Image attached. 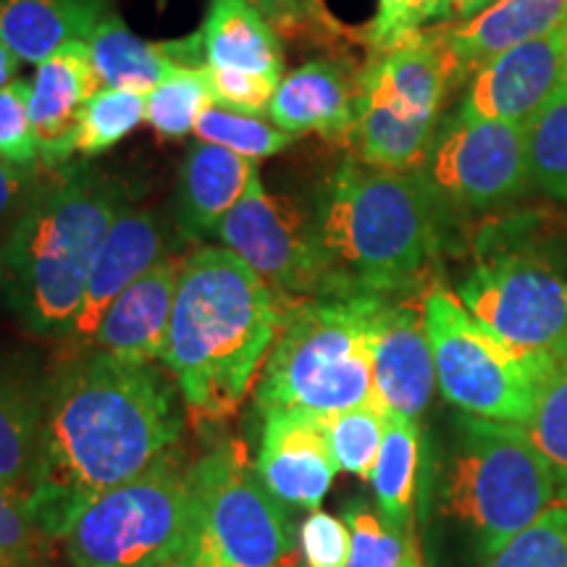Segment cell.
Masks as SVG:
<instances>
[{
  "instance_id": "6da1fadb",
  "label": "cell",
  "mask_w": 567,
  "mask_h": 567,
  "mask_svg": "<svg viewBox=\"0 0 567 567\" xmlns=\"http://www.w3.org/2000/svg\"><path fill=\"white\" fill-rule=\"evenodd\" d=\"M179 386L166 368L84 350L48 379L40 455L30 499L61 544L87 502L179 450Z\"/></svg>"
},
{
  "instance_id": "7a4b0ae2",
  "label": "cell",
  "mask_w": 567,
  "mask_h": 567,
  "mask_svg": "<svg viewBox=\"0 0 567 567\" xmlns=\"http://www.w3.org/2000/svg\"><path fill=\"white\" fill-rule=\"evenodd\" d=\"M289 305L226 247H197L184 258L161 363L189 415L218 423L245 405Z\"/></svg>"
},
{
  "instance_id": "3957f363",
  "label": "cell",
  "mask_w": 567,
  "mask_h": 567,
  "mask_svg": "<svg viewBox=\"0 0 567 567\" xmlns=\"http://www.w3.org/2000/svg\"><path fill=\"white\" fill-rule=\"evenodd\" d=\"M316 234L331 297H405L444 252L446 229L415 172L347 155L316 193Z\"/></svg>"
},
{
  "instance_id": "277c9868",
  "label": "cell",
  "mask_w": 567,
  "mask_h": 567,
  "mask_svg": "<svg viewBox=\"0 0 567 567\" xmlns=\"http://www.w3.org/2000/svg\"><path fill=\"white\" fill-rule=\"evenodd\" d=\"M122 210L118 182L87 163L38 179L0 247V295L30 334H66L95 255Z\"/></svg>"
},
{
  "instance_id": "5b68a950",
  "label": "cell",
  "mask_w": 567,
  "mask_h": 567,
  "mask_svg": "<svg viewBox=\"0 0 567 567\" xmlns=\"http://www.w3.org/2000/svg\"><path fill=\"white\" fill-rule=\"evenodd\" d=\"M436 505L484 559L565 505L547 460L517 423L457 413L436 457Z\"/></svg>"
},
{
  "instance_id": "8992f818",
  "label": "cell",
  "mask_w": 567,
  "mask_h": 567,
  "mask_svg": "<svg viewBox=\"0 0 567 567\" xmlns=\"http://www.w3.org/2000/svg\"><path fill=\"white\" fill-rule=\"evenodd\" d=\"M384 300L379 295L292 300L255 381V410L337 413L375 402L373 329Z\"/></svg>"
},
{
  "instance_id": "52a82bcc",
  "label": "cell",
  "mask_w": 567,
  "mask_h": 567,
  "mask_svg": "<svg viewBox=\"0 0 567 567\" xmlns=\"http://www.w3.org/2000/svg\"><path fill=\"white\" fill-rule=\"evenodd\" d=\"M467 80L442 27H425L358 71L354 126L347 137L354 158L381 168L415 172L429 153L452 90Z\"/></svg>"
},
{
  "instance_id": "ba28073f",
  "label": "cell",
  "mask_w": 567,
  "mask_h": 567,
  "mask_svg": "<svg viewBox=\"0 0 567 567\" xmlns=\"http://www.w3.org/2000/svg\"><path fill=\"white\" fill-rule=\"evenodd\" d=\"M297 530L239 442L193 465V499L179 551L166 567H297Z\"/></svg>"
},
{
  "instance_id": "9c48e42d",
  "label": "cell",
  "mask_w": 567,
  "mask_h": 567,
  "mask_svg": "<svg viewBox=\"0 0 567 567\" xmlns=\"http://www.w3.org/2000/svg\"><path fill=\"white\" fill-rule=\"evenodd\" d=\"M520 221L478 234L476 260L455 295L517 358L549 373L567 358V279L542 252L517 245Z\"/></svg>"
},
{
  "instance_id": "30bf717a",
  "label": "cell",
  "mask_w": 567,
  "mask_h": 567,
  "mask_svg": "<svg viewBox=\"0 0 567 567\" xmlns=\"http://www.w3.org/2000/svg\"><path fill=\"white\" fill-rule=\"evenodd\" d=\"M189 499L193 465L174 450L87 502L63 530V555L71 567H166L179 551Z\"/></svg>"
},
{
  "instance_id": "8fae6325",
  "label": "cell",
  "mask_w": 567,
  "mask_h": 567,
  "mask_svg": "<svg viewBox=\"0 0 567 567\" xmlns=\"http://www.w3.org/2000/svg\"><path fill=\"white\" fill-rule=\"evenodd\" d=\"M423 323L434 352L436 384L460 413L526 425L549 373L517 358L442 284L423 295Z\"/></svg>"
},
{
  "instance_id": "7c38bea8",
  "label": "cell",
  "mask_w": 567,
  "mask_h": 567,
  "mask_svg": "<svg viewBox=\"0 0 567 567\" xmlns=\"http://www.w3.org/2000/svg\"><path fill=\"white\" fill-rule=\"evenodd\" d=\"M415 174L452 234L465 218L507 208L528 193L526 126L446 113Z\"/></svg>"
},
{
  "instance_id": "4fadbf2b",
  "label": "cell",
  "mask_w": 567,
  "mask_h": 567,
  "mask_svg": "<svg viewBox=\"0 0 567 567\" xmlns=\"http://www.w3.org/2000/svg\"><path fill=\"white\" fill-rule=\"evenodd\" d=\"M213 237L289 300L331 297L313 210H305L287 195L266 193L260 176L226 213Z\"/></svg>"
},
{
  "instance_id": "5bb4252c",
  "label": "cell",
  "mask_w": 567,
  "mask_h": 567,
  "mask_svg": "<svg viewBox=\"0 0 567 567\" xmlns=\"http://www.w3.org/2000/svg\"><path fill=\"white\" fill-rule=\"evenodd\" d=\"M567 74L563 27L486 61L467 82L460 113L484 122L528 126Z\"/></svg>"
},
{
  "instance_id": "9a60e30c",
  "label": "cell",
  "mask_w": 567,
  "mask_h": 567,
  "mask_svg": "<svg viewBox=\"0 0 567 567\" xmlns=\"http://www.w3.org/2000/svg\"><path fill=\"white\" fill-rule=\"evenodd\" d=\"M436 368L421 308L386 297L373 329V394L386 413L421 423L436 392Z\"/></svg>"
},
{
  "instance_id": "2e32d148",
  "label": "cell",
  "mask_w": 567,
  "mask_h": 567,
  "mask_svg": "<svg viewBox=\"0 0 567 567\" xmlns=\"http://www.w3.org/2000/svg\"><path fill=\"white\" fill-rule=\"evenodd\" d=\"M264 417L255 471L268 492L292 509H313L334 484L339 465L331 455L316 413L271 410Z\"/></svg>"
},
{
  "instance_id": "e0dca14e",
  "label": "cell",
  "mask_w": 567,
  "mask_h": 567,
  "mask_svg": "<svg viewBox=\"0 0 567 567\" xmlns=\"http://www.w3.org/2000/svg\"><path fill=\"white\" fill-rule=\"evenodd\" d=\"M163 255H166V239L155 213L124 205L95 255L80 310L61 339L69 354L87 350L97 323L103 321L113 300L142 274L151 271Z\"/></svg>"
},
{
  "instance_id": "ac0fdd59",
  "label": "cell",
  "mask_w": 567,
  "mask_h": 567,
  "mask_svg": "<svg viewBox=\"0 0 567 567\" xmlns=\"http://www.w3.org/2000/svg\"><path fill=\"white\" fill-rule=\"evenodd\" d=\"M101 90L90 45L69 42L61 51L38 63L30 90V118L40 147L42 172L66 168L76 153V132L84 105Z\"/></svg>"
},
{
  "instance_id": "d6986e66",
  "label": "cell",
  "mask_w": 567,
  "mask_h": 567,
  "mask_svg": "<svg viewBox=\"0 0 567 567\" xmlns=\"http://www.w3.org/2000/svg\"><path fill=\"white\" fill-rule=\"evenodd\" d=\"M184 258L166 252L105 310L87 350L113 354L132 363H158L168 344L176 284Z\"/></svg>"
},
{
  "instance_id": "ffe728a7",
  "label": "cell",
  "mask_w": 567,
  "mask_h": 567,
  "mask_svg": "<svg viewBox=\"0 0 567 567\" xmlns=\"http://www.w3.org/2000/svg\"><path fill=\"white\" fill-rule=\"evenodd\" d=\"M354 95L358 71L350 61L313 59L279 82L268 116L295 137L321 134L323 140L347 145L354 126Z\"/></svg>"
},
{
  "instance_id": "44dd1931",
  "label": "cell",
  "mask_w": 567,
  "mask_h": 567,
  "mask_svg": "<svg viewBox=\"0 0 567 567\" xmlns=\"http://www.w3.org/2000/svg\"><path fill=\"white\" fill-rule=\"evenodd\" d=\"M258 176V163L221 145L197 142L189 147L174 189V218L182 237H213L216 226Z\"/></svg>"
},
{
  "instance_id": "7402d4cb",
  "label": "cell",
  "mask_w": 567,
  "mask_h": 567,
  "mask_svg": "<svg viewBox=\"0 0 567 567\" xmlns=\"http://www.w3.org/2000/svg\"><path fill=\"white\" fill-rule=\"evenodd\" d=\"M567 24V0H494L465 21L444 24L452 51L473 76L494 55Z\"/></svg>"
},
{
  "instance_id": "603a6c76",
  "label": "cell",
  "mask_w": 567,
  "mask_h": 567,
  "mask_svg": "<svg viewBox=\"0 0 567 567\" xmlns=\"http://www.w3.org/2000/svg\"><path fill=\"white\" fill-rule=\"evenodd\" d=\"M113 11V0H0V42L38 66L69 42L87 40Z\"/></svg>"
},
{
  "instance_id": "cb8c5ba5",
  "label": "cell",
  "mask_w": 567,
  "mask_h": 567,
  "mask_svg": "<svg viewBox=\"0 0 567 567\" xmlns=\"http://www.w3.org/2000/svg\"><path fill=\"white\" fill-rule=\"evenodd\" d=\"M200 34L205 66L284 80L281 38L250 0H210Z\"/></svg>"
},
{
  "instance_id": "d4e9b609",
  "label": "cell",
  "mask_w": 567,
  "mask_h": 567,
  "mask_svg": "<svg viewBox=\"0 0 567 567\" xmlns=\"http://www.w3.org/2000/svg\"><path fill=\"white\" fill-rule=\"evenodd\" d=\"M425 467L421 423L389 413L384 444L371 473L375 509L400 536L417 534L415 505Z\"/></svg>"
},
{
  "instance_id": "484cf974",
  "label": "cell",
  "mask_w": 567,
  "mask_h": 567,
  "mask_svg": "<svg viewBox=\"0 0 567 567\" xmlns=\"http://www.w3.org/2000/svg\"><path fill=\"white\" fill-rule=\"evenodd\" d=\"M48 381L0 368V486L30 492L40 455Z\"/></svg>"
},
{
  "instance_id": "4316f807",
  "label": "cell",
  "mask_w": 567,
  "mask_h": 567,
  "mask_svg": "<svg viewBox=\"0 0 567 567\" xmlns=\"http://www.w3.org/2000/svg\"><path fill=\"white\" fill-rule=\"evenodd\" d=\"M90 45L92 66L103 87L130 90L147 95V92L174 76L176 66L166 42H147L134 34L118 11L105 17L84 40Z\"/></svg>"
},
{
  "instance_id": "83f0119b",
  "label": "cell",
  "mask_w": 567,
  "mask_h": 567,
  "mask_svg": "<svg viewBox=\"0 0 567 567\" xmlns=\"http://www.w3.org/2000/svg\"><path fill=\"white\" fill-rule=\"evenodd\" d=\"M530 187L567 203V74L526 126Z\"/></svg>"
},
{
  "instance_id": "f1b7e54d",
  "label": "cell",
  "mask_w": 567,
  "mask_h": 567,
  "mask_svg": "<svg viewBox=\"0 0 567 567\" xmlns=\"http://www.w3.org/2000/svg\"><path fill=\"white\" fill-rule=\"evenodd\" d=\"M316 417L339 471L371 481L386 434V410L379 402H368L337 413H316Z\"/></svg>"
},
{
  "instance_id": "f546056e",
  "label": "cell",
  "mask_w": 567,
  "mask_h": 567,
  "mask_svg": "<svg viewBox=\"0 0 567 567\" xmlns=\"http://www.w3.org/2000/svg\"><path fill=\"white\" fill-rule=\"evenodd\" d=\"M193 132L200 142L221 145L226 151H234L252 161L271 158V155L295 145L297 140L295 134L279 130L276 124L264 122L260 116L229 111L216 103L205 105L200 116H197Z\"/></svg>"
},
{
  "instance_id": "4dcf8cb0",
  "label": "cell",
  "mask_w": 567,
  "mask_h": 567,
  "mask_svg": "<svg viewBox=\"0 0 567 567\" xmlns=\"http://www.w3.org/2000/svg\"><path fill=\"white\" fill-rule=\"evenodd\" d=\"M147 118L145 95L130 90L103 87L84 105L80 132H76V153L84 158L109 153L126 134Z\"/></svg>"
},
{
  "instance_id": "1f68e13d",
  "label": "cell",
  "mask_w": 567,
  "mask_h": 567,
  "mask_svg": "<svg viewBox=\"0 0 567 567\" xmlns=\"http://www.w3.org/2000/svg\"><path fill=\"white\" fill-rule=\"evenodd\" d=\"M147 118L163 140H182L195 130L197 116L213 103L203 69H179L145 95Z\"/></svg>"
},
{
  "instance_id": "d6a6232c",
  "label": "cell",
  "mask_w": 567,
  "mask_h": 567,
  "mask_svg": "<svg viewBox=\"0 0 567 567\" xmlns=\"http://www.w3.org/2000/svg\"><path fill=\"white\" fill-rule=\"evenodd\" d=\"M547 460L567 505V358L555 365L538 389L534 415L523 425Z\"/></svg>"
},
{
  "instance_id": "836d02e7",
  "label": "cell",
  "mask_w": 567,
  "mask_h": 567,
  "mask_svg": "<svg viewBox=\"0 0 567 567\" xmlns=\"http://www.w3.org/2000/svg\"><path fill=\"white\" fill-rule=\"evenodd\" d=\"M53 544L30 492L0 486V567H42Z\"/></svg>"
},
{
  "instance_id": "e575fe53",
  "label": "cell",
  "mask_w": 567,
  "mask_h": 567,
  "mask_svg": "<svg viewBox=\"0 0 567 567\" xmlns=\"http://www.w3.org/2000/svg\"><path fill=\"white\" fill-rule=\"evenodd\" d=\"M484 567H567V505L551 507L523 528Z\"/></svg>"
},
{
  "instance_id": "d590c367",
  "label": "cell",
  "mask_w": 567,
  "mask_h": 567,
  "mask_svg": "<svg viewBox=\"0 0 567 567\" xmlns=\"http://www.w3.org/2000/svg\"><path fill=\"white\" fill-rule=\"evenodd\" d=\"M342 517L352 534L347 567H405L408 536H400L392 526H386L384 517L368 505V499L354 496L344 505Z\"/></svg>"
},
{
  "instance_id": "8d00e7d4",
  "label": "cell",
  "mask_w": 567,
  "mask_h": 567,
  "mask_svg": "<svg viewBox=\"0 0 567 567\" xmlns=\"http://www.w3.org/2000/svg\"><path fill=\"white\" fill-rule=\"evenodd\" d=\"M30 90L27 80L0 87V158L19 172L38 176L42 161L30 118Z\"/></svg>"
},
{
  "instance_id": "74e56055",
  "label": "cell",
  "mask_w": 567,
  "mask_h": 567,
  "mask_svg": "<svg viewBox=\"0 0 567 567\" xmlns=\"http://www.w3.org/2000/svg\"><path fill=\"white\" fill-rule=\"evenodd\" d=\"M444 19H452V0H379V11L365 27L363 42L371 53L386 51L400 40Z\"/></svg>"
},
{
  "instance_id": "f35d334b",
  "label": "cell",
  "mask_w": 567,
  "mask_h": 567,
  "mask_svg": "<svg viewBox=\"0 0 567 567\" xmlns=\"http://www.w3.org/2000/svg\"><path fill=\"white\" fill-rule=\"evenodd\" d=\"M250 3L264 13L281 40L308 38L316 42H334L350 34L347 27L331 17L323 0H250Z\"/></svg>"
},
{
  "instance_id": "ab89813d",
  "label": "cell",
  "mask_w": 567,
  "mask_h": 567,
  "mask_svg": "<svg viewBox=\"0 0 567 567\" xmlns=\"http://www.w3.org/2000/svg\"><path fill=\"white\" fill-rule=\"evenodd\" d=\"M297 547L305 567H347L352 534L344 517L313 509L297 528Z\"/></svg>"
},
{
  "instance_id": "60d3db41",
  "label": "cell",
  "mask_w": 567,
  "mask_h": 567,
  "mask_svg": "<svg viewBox=\"0 0 567 567\" xmlns=\"http://www.w3.org/2000/svg\"><path fill=\"white\" fill-rule=\"evenodd\" d=\"M205 82H208L210 97L216 105H224L229 111L250 113V116H260L271 105L279 80L260 74H247V71L234 69H213L203 66Z\"/></svg>"
},
{
  "instance_id": "b9f144b4",
  "label": "cell",
  "mask_w": 567,
  "mask_h": 567,
  "mask_svg": "<svg viewBox=\"0 0 567 567\" xmlns=\"http://www.w3.org/2000/svg\"><path fill=\"white\" fill-rule=\"evenodd\" d=\"M34 187H38V176L19 172L0 158V221H6L9 216L17 218Z\"/></svg>"
},
{
  "instance_id": "7bdbcfd3",
  "label": "cell",
  "mask_w": 567,
  "mask_h": 567,
  "mask_svg": "<svg viewBox=\"0 0 567 567\" xmlns=\"http://www.w3.org/2000/svg\"><path fill=\"white\" fill-rule=\"evenodd\" d=\"M19 63L21 61L17 59V55H13L9 48H6L3 42H0V87H6V84L17 80Z\"/></svg>"
},
{
  "instance_id": "ee69618b",
  "label": "cell",
  "mask_w": 567,
  "mask_h": 567,
  "mask_svg": "<svg viewBox=\"0 0 567 567\" xmlns=\"http://www.w3.org/2000/svg\"><path fill=\"white\" fill-rule=\"evenodd\" d=\"M494 0H452V19L465 21L476 17L478 11H484L486 6H492Z\"/></svg>"
},
{
  "instance_id": "f6af8a7d",
  "label": "cell",
  "mask_w": 567,
  "mask_h": 567,
  "mask_svg": "<svg viewBox=\"0 0 567 567\" xmlns=\"http://www.w3.org/2000/svg\"><path fill=\"white\" fill-rule=\"evenodd\" d=\"M405 567H429V565H425V557H423V549H421V538H417V534L405 538Z\"/></svg>"
},
{
  "instance_id": "bcb514c9",
  "label": "cell",
  "mask_w": 567,
  "mask_h": 567,
  "mask_svg": "<svg viewBox=\"0 0 567 567\" xmlns=\"http://www.w3.org/2000/svg\"><path fill=\"white\" fill-rule=\"evenodd\" d=\"M563 48H565V61H567V24L563 27Z\"/></svg>"
}]
</instances>
